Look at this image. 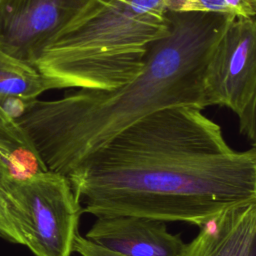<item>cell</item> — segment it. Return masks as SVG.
Masks as SVG:
<instances>
[{"label":"cell","instance_id":"cell-1","mask_svg":"<svg viewBox=\"0 0 256 256\" xmlns=\"http://www.w3.org/2000/svg\"><path fill=\"white\" fill-rule=\"evenodd\" d=\"M96 217L134 215L201 227L256 204V149H233L194 106H173L128 126L67 176Z\"/></svg>","mask_w":256,"mask_h":256},{"label":"cell","instance_id":"cell-2","mask_svg":"<svg viewBox=\"0 0 256 256\" xmlns=\"http://www.w3.org/2000/svg\"><path fill=\"white\" fill-rule=\"evenodd\" d=\"M229 16L168 11L169 34L148 45L142 71L128 83L30 102L15 121L45 169L68 176L119 132L156 111L208 107L205 69Z\"/></svg>","mask_w":256,"mask_h":256},{"label":"cell","instance_id":"cell-3","mask_svg":"<svg viewBox=\"0 0 256 256\" xmlns=\"http://www.w3.org/2000/svg\"><path fill=\"white\" fill-rule=\"evenodd\" d=\"M169 31L166 0H87L33 65L48 90H110L134 79L148 45Z\"/></svg>","mask_w":256,"mask_h":256},{"label":"cell","instance_id":"cell-4","mask_svg":"<svg viewBox=\"0 0 256 256\" xmlns=\"http://www.w3.org/2000/svg\"><path fill=\"white\" fill-rule=\"evenodd\" d=\"M6 196L23 243L35 256H71L83 208L67 176L48 170L25 179L10 176Z\"/></svg>","mask_w":256,"mask_h":256},{"label":"cell","instance_id":"cell-5","mask_svg":"<svg viewBox=\"0 0 256 256\" xmlns=\"http://www.w3.org/2000/svg\"><path fill=\"white\" fill-rule=\"evenodd\" d=\"M255 93L256 18L229 16L205 69L207 106H224L239 116Z\"/></svg>","mask_w":256,"mask_h":256},{"label":"cell","instance_id":"cell-6","mask_svg":"<svg viewBox=\"0 0 256 256\" xmlns=\"http://www.w3.org/2000/svg\"><path fill=\"white\" fill-rule=\"evenodd\" d=\"M87 0H0V50L33 65Z\"/></svg>","mask_w":256,"mask_h":256},{"label":"cell","instance_id":"cell-7","mask_svg":"<svg viewBox=\"0 0 256 256\" xmlns=\"http://www.w3.org/2000/svg\"><path fill=\"white\" fill-rule=\"evenodd\" d=\"M85 237L124 256H178L186 244L166 222L134 215L97 217Z\"/></svg>","mask_w":256,"mask_h":256},{"label":"cell","instance_id":"cell-8","mask_svg":"<svg viewBox=\"0 0 256 256\" xmlns=\"http://www.w3.org/2000/svg\"><path fill=\"white\" fill-rule=\"evenodd\" d=\"M256 239V204L223 212L199 227L178 256H249Z\"/></svg>","mask_w":256,"mask_h":256},{"label":"cell","instance_id":"cell-9","mask_svg":"<svg viewBox=\"0 0 256 256\" xmlns=\"http://www.w3.org/2000/svg\"><path fill=\"white\" fill-rule=\"evenodd\" d=\"M47 90L43 76L34 65L0 50V103L9 98L30 103Z\"/></svg>","mask_w":256,"mask_h":256},{"label":"cell","instance_id":"cell-10","mask_svg":"<svg viewBox=\"0 0 256 256\" xmlns=\"http://www.w3.org/2000/svg\"><path fill=\"white\" fill-rule=\"evenodd\" d=\"M168 11L255 17L256 0H166Z\"/></svg>","mask_w":256,"mask_h":256},{"label":"cell","instance_id":"cell-11","mask_svg":"<svg viewBox=\"0 0 256 256\" xmlns=\"http://www.w3.org/2000/svg\"><path fill=\"white\" fill-rule=\"evenodd\" d=\"M29 149L36 153L31 141L16 121L10 118L0 106V153L7 159L14 151ZM37 154V153H36Z\"/></svg>","mask_w":256,"mask_h":256},{"label":"cell","instance_id":"cell-12","mask_svg":"<svg viewBox=\"0 0 256 256\" xmlns=\"http://www.w3.org/2000/svg\"><path fill=\"white\" fill-rule=\"evenodd\" d=\"M10 176L8 163L0 153V237L9 242L24 245L23 239L13 222L8 207L6 183Z\"/></svg>","mask_w":256,"mask_h":256},{"label":"cell","instance_id":"cell-13","mask_svg":"<svg viewBox=\"0 0 256 256\" xmlns=\"http://www.w3.org/2000/svg\"><path fill=\"white\" fill-rule=\"evenodd\" d=\"M6 161L11 176L16 179H25L39 171L46 170L38 155L26 148L14 151Z\"/></svg>","mask_w":256,"mask_h":256},{"label":"cell","instance_id":"cell-14","mask_svg":"<svg viewBox=\"0 0 256 256\" xmlns=\"http://www.w3.org/2000/svg\"><path fill=\"white\" fill-rule=\"evenodd\" d=\"M238 118L240 132L247 138L251 147L256 149V93Z\"/></svg>","mask_w":256,"mask_h":256},{"label":"cell","instance_id":"cell-15","mask_svg":"<svg viewBox=\"0 0 256 256\" xmlns=\"http://www.w3.org/2000/svg\"><path fill=\"white\" fill-rule=\"evenodd\" d=\"M73 252L78 253L80 256H124L104 248L79 234L75 238Z\"/></svg>","mask_w":256,"mask_h":256},{"label":"cell","instance_id":"cell-16","mask_svg":"<svg viewBox=\"0 0 256 256\" xmlns=\"http://www.w3.org/2000/svg\"><path fill=\"white\" fill-rule=\"evenodd\" d=\"M249 256H256V239L254 241V244H253V247L251 249V252H250Z\"/></svg>","mask_w":256,"mask_h":256}]
</instances>
